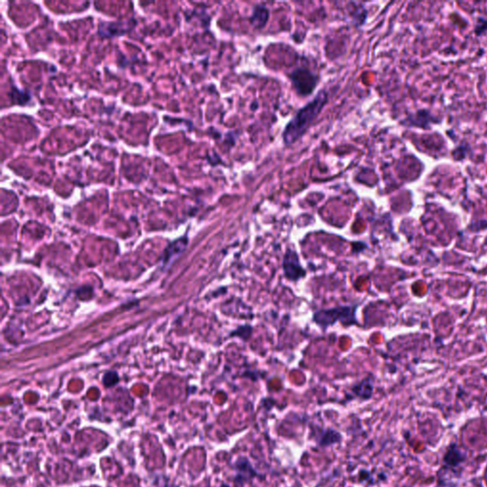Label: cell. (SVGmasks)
<instances>
[{
  "instance_id": "3957f363",
  "label": "cell",
  "mask_w": 487,
  "mask_h": 487,
  "mask_svg": "<svg viewBox=\"0 0 487 487\" xmlns=\"http://www.w3.org/2000/svg\"><path fill=\"white\" fill-rule=\"evenodd\" d=\"M289 77L297 93L303 96L312 94L318 80L315 75L305 68H298Z\"/></svg>"
},
{
  "instance_id": "7a4b0ae2",
  "label": "cell",
  "mask_w": 487,
  "mask_h": 487,
  "mask_svg": "<svg viewBox=\"0 0 487 487\" xmlns=\"http://www.w3.org/2000/svg\"><path fill=\"white\" fill-rule=\"evenodd\" d=\"M355 311L356 308L350 306H342L328 310H320L314 314L313 320L315 321L316 324L322 326L323 328L334 325L338 321H340L344 325H355L357 323Z\"/></svg>"
},
{
  "instance_id": "ba28073f",
  "label": "cell",
  "mask_w": 487,
  "mask_h": 487,
  "mask_svg": "<svg viewBox=\"0 0 487 487\" xmlns=\"http://www.w3.org/2000/svg\"><path fill=\"white\" fill-rule=\"evenodd\" d=\"M354 395L362 400H368L373 393V384L370 379H365L363 382L355 385L352 389Z\"/></svg>"
},
{
  "instance_id": "8992f818",
  "label": "cell",
  "mask_w": 487,
  "mask_h": 487,
  "mask_svg": "<svg viewBox=\"0 0 487 487\" xmlns=\"http://www.w3.org/2000/svg\"><path fill=\"white\" fill-rule=\"evenodd\" d=\"M233 468L237 472L235 477V483L237 486H244L246 482L257 476L256 470L251 465L249 458L246 457H239L234 462Z\"/></svg>"
},
{
  "instance_id": "6da1fadb",
  "label": "cell",
  "mask_w": 487,
  "mask_h": 487,
  "mask_svg": "<svg viewBox=\"0 0 487 487\" xmlns=\"http://www.w3.org/2000/svg\"><path fill=\"white\" fill-rule=\"evenodd\" d=\"M327 94L325 91H321L315 98L302 108L295 116L288 122L283 133V140L287 146L295 143L304 134L308 128L313 123L316 117L322 112L323 108L327 103Z\"/></svg>"
},
{
  "instance_id": "9c48e42d",
  "label": "cell",
  "mask_w": 487,
  "mask_h": 487,
  "mask_svg": "<svg viewBox=\"0 0 487 487\" xmlns=\"http://www.w3.org/2000/svg\"><path fill=\"white\" fill-rule=\"evenodd\" d=\"M268 20V12L265 7L263 6H257L253 11L252 17H251V24L256 28L261 29L263 28Z\"/></svg>"
},
{
  "instance_id": "277c9868",
  "label": "cell",
  "mask_w": 487,
  "mask_h": 487,
  "mask_svg": "<svg viewBox=\"0 0 487 487\" xmlns=\"http://www.w3.org/2000/svg\"><path fill=\"white\" fill-rule=\"evenodd\" d=\"M283 268L286 277L290 281L296 282L306 276V270L301 266L298 254L294 249H287L284 257Z\"/></svg>"
},
{
  "instance_id": "30bf717a",
  "label": "cell",
  "mask_w": 487,
  "mask_h": 487,
  "mask_svg": "<svg viewBox=\"0 0 487 487\" xmlns=\"http://www.w3.org/2000/svg\"><path fill=\"white\" fill-rule=\"evenodd\" d=\"M118 381H119L118 374L115 371H109V372L106 373L104 377H103V383L105 384V386H107V387L114 386L118 382Z\"/></svg>"
},
{
  "instance_id": "52a82bcc",
  "label": "cell",
  "mask_w": 487,
  "mask_h": 487,
  "mask_svg": "<svg viewBox=\"0 0 487 487\" xmlns=\"http://www.w3.org/2000/svg\"><path fill=\"white\" fill-rule=\"evenodd\" d=\"M316 439L319 446L328 447L340 442L342 440V434L333 428H325L321 430Z\"/></svg>"
},
{
  "instance_id": "5b68a950",
  "label": "cell",
  "mask_w": 487,
  "mask_h": 487,
  "mask_svg": "<svg viewBox=\"0 0 487 487\" xmlns=\"http://www.w3.org/2000/svg\"><path fill=\"white\" fill-rule=\"evenodd\" d=\"M465 460V452L456 442L450 443L442 456L443 468L450 470H457L464 463Z\"/></svg>"
}]
</instances>
